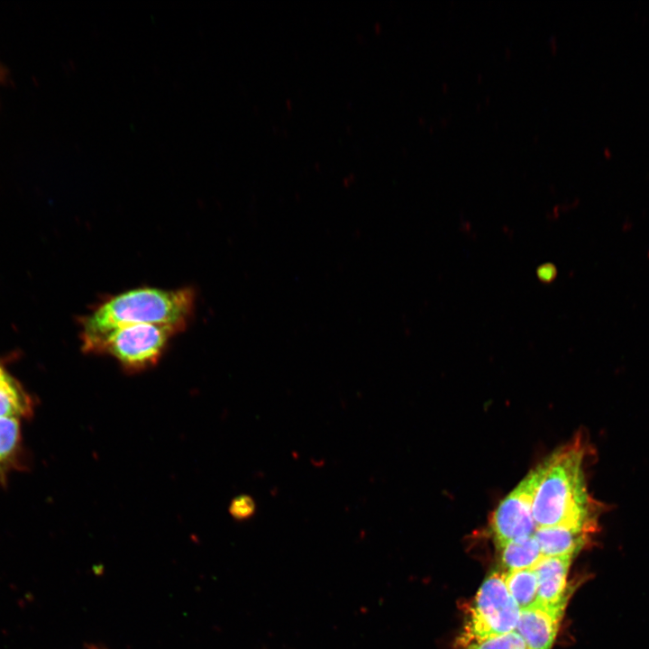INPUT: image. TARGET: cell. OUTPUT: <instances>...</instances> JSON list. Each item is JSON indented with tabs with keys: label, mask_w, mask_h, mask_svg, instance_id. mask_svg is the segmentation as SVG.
<instances>
[{
	"label": "cell",
	"mask_w": 649,
	"mask_h": 649,
	"mask_svg": "<svg viewBox=\"0 0 649 649\" xmlns=\"http://www.w3.org/2000/svg\"><path fill=\"white\" fill-rule=\"evenodd\" d=\"M587 445L576 436L545 460L533 505L536 528L568 526L594 533L600 506L589 493L584 473Z\"/></svg>",
	"instance_id": "1"
},
{
	"label": "cell",
	"mask_w": 649,
	"mask_h": 649,
	"mask_svg": "<svg viewBox=\"0 0 649 649\" xmlns=\"http://www.w3.org/2000/svg\"><path fill=\"white\" fill-rule=\"evenodd\" d=\"M191 288L163 289L142 287L110 296L80 318L81 341L102 336L118 327L158 324L185 329L195 306Z\"/></svg>",
	"instance_id": "2"
},
{
	"label": "cell",
	"mask_w": 649,
	"mask_h": 649,
	"mask_svg": "<svg viewBox=\"0 0 649 649\" xmlns=\"http://www.w3.org/2000/svg\"><path fill=\"white\" fill-rule=\"evenodd\" d=\"M183 330L168 324H136L81 341V346L87 353L111 355L127 372H139L156 365L169 340Z\"/></svg>",
	"instance_id": "3"
},
{
	"label": "cell",
	"mask_w": 649,
	"mask_h": 649,
	"mask_svg": "<svg viewBox=\"0 0 649 649\" xmlns=\"http://www.w3.org/2000/svg\"><path fill=\"white\" fill-rule=\"evenodd\" d=\"M519 614L520 608L506 586L504 574L493 571L481 584L471 605L464 643L515 631Z\"/></svg>",
	"instance_id": "4"
},
{
	"label": "cell",
	"mask_w": 649,
	"mask_h": 649,
	"mask_svg": "<svg viewBox=\"0 0 649 649\" xmlns=\"http://www.w3.org/2000/svg\"><path fill=\"white\" fill-rule=\"evenodd\" d=\"M545 470L544 461L532 469L493 511L489 526L498 548L534 535V498Z\"/></svg>",
	"instance_id": "5"
},
{
	"label": "cell",
	"mask_w": 649,
	"mask_h": 649,
	"mask_svg": "<svg viewBox=\"0 0 649 649\" xmlns=\"http://www.w3.org/2000/svg\"><path fill=\"white\" fill-rule=\"evenodd\" d=\"M563 605L547 606L536 602L520 610L515 631L527 649H550L555 638Z\"/></svg>",
	"instance_id": "6"
},
{
	"label": "cell",
	"mask_w": 649,
	"mask_h": 649,
	"mask_svg": "<svg viewBox=\"0 0 649 649\" xmlns=\"http://www.w3.org/2000/svg\"><path fill=\"white\" fill-rule=\"evenodd\" d=\"M571 557L543 556L533 567L537 578V602L565 605L566 580Z\"/></svg>",
	"instance_id": "7"
},
{
	"label": "cell",
	"mask_w": 649,
	"mask_h": 649,
	"mask_svg": "<svg viewBox=\"0 0 649 649\" xmlns=\"http://www.w3.org/2000/svg\"><path fill=\"white\" fill-rule=\"evenodd\" d=\"M591 534L587 530L560 526L536 528L534 537L543 556L572 557L583 548Z\"/></svg>",
	"instance_id": "8"
},
{
	"label": "cell",
	"mask_w": 649,
	"mask_h": 649,
	"mask_svg": "<svg viewBox=\"0 0 649 649\" xmlns=\"http://www.w3.org/2000/svg\"><path fill=\"white\" fill-rule=\"evenodd\" d=\"M34 401L0 361V417L29 418Z\"/></svg>",
	"instance_id": "9"
},
{
	"label": "cell",
	"mask_w": 649,
	"mask_h": 649,
	"mask_svg": "<svg viewBox=\"0 0 649 649\" xmlns=\"http://www.w3.org/2000/svg\"><path fill=\"white\" fill-rule=\"evenodd\" d=\"M23 462V441L20 419L0 417V487L8 476L20 469Z\"/></svg>",
	"instance_id": "10"
},
{
	"label": "cell",
	"mask_w": 649,
	"mask_h": 649,
	"mask_svg": "<svg viewBox=\"0 0 649 649\" xmlns=\"http://www.w3.org/2000/svg\"><path fill=\"white\" fill-rule=\"evenodd\" d=\"M498 549L501 562L509 571L532 568L543 557L534 535L511 541Z\"/></svg>",
	"instance_id": "11"
},
{
	"label": "cell",
	"mask_w": 649,
	"mask_h": 649,
	"mask_svg": "<svg viewBox=\"0 0 649 649\" xmlns=\"http://www.w3.org/2000/svg\"><path fill=\"white\" fill-rule=\"evenodd\" d=\"M504 578L506 586L520 610L537 602V578L533 567L509 571Z\"/></svg>",
	"instance_id": "12"
},
{
	"label": "cell",
	"mask_w": 649,
	"mask_h": 649,
	"mask_svg": "<svg viewBox=\"0 0 649 649\" xmlns=\"http://www.w3.org/2000/svg\"><path fill=\"white\" fill-rule=\"evenodd\" d=\"M464 649H527L523 638L516 632L466 643Z\"/></svg>",
	"instance_id": "13"
},
{
	"label": "cell",
	"mask_w": 649,
	"mask_h": 649,
	"mask_svg": "<svg viewBox=\"0 0 649 649\" xmlns=\"http://www.w3.org/2000/svg\"><path fill=\"white\" fill-rule=\"evenodd\" d=\"M229 511L231 516L235 519H247L253 515L255 511V503L249 496H238L232 500Z\"/></svg>",
	"instance_id": "14"
},
{
	"label": "cell",
	"mask_w": 649,
	"mask_h": 649,
	"mask_svg": "<svg viewBox=\"0 0 649 649\" xmlns=\"http://www.w3.org/2000/svg\"><path fill=\"white\" fill-rule=\"evenodd\" d=\"M556 268L552 263H544L540 265L536 270V275L540 281L550 283L556 277Z\"/></svg>",
	"instance_id": "15"
},
{
	"label": "cell",
	"mask_w": 649,
	"mask_h": 649,
	"mask_svg": "<svg viewBox=\"0 0 649 649\" xmlns=\"http://www.w3.org/2000/svg\"><path fill=\"white\" fill-rule=\"evenodd\" d=\"M87 649H105V648L100 647V646H97V645H96V644H87Z\"/></svg>",
	"instance_id": "16"
}]
</instances>
